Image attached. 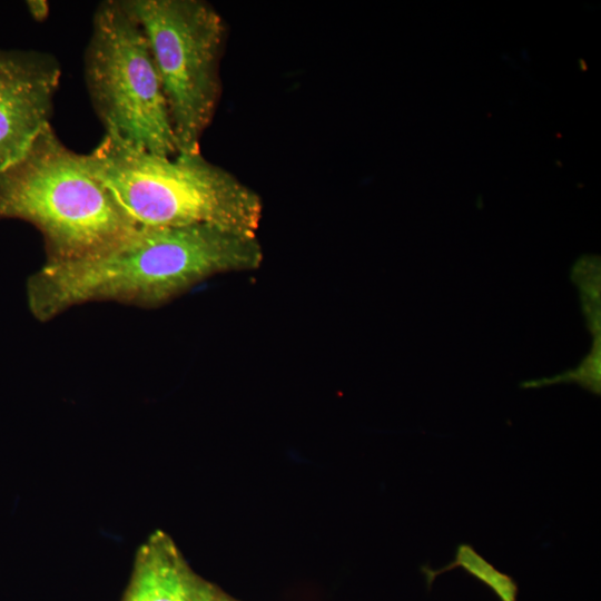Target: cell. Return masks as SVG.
Here are the masks:
<instances>
[{
	"label": "cell",
	"instance_id": "8992f818",
	"mask_svg": "<svg viewBox=\"0 0 601 601\" xmlns=\"http://www.w3.org/2000/svg\"><path fill=\"white\" fill-rule=\"evenodd\" d=\"M60 77L58 60L47 52L0 48V171L50 124Z\"/></svg>",
	"mask_w": 601,
	"mask_h": 601
},
{
	"label": "cell",
	"instance_id": "277c9868",
	"mask_svg": "<svg viewBox=\"0 0 601 601\" xmlns=\"http://www.w3.org/2000/svg\"><path fill=\"white\" fill-rule=\"evenodd\" d=\"M85 80L105 134L154 155L178 154L148 40L122 0L104 1L93 13Z\"/></svg>",
	"mask_w": 601,
	"mask_h": 601
},
{
	"label": "cell",
	"instance_id": "9c48e42d",
	"mask_svg": "<svg viewBox=\"0 0 601 601\" xmlns=\"http://www.w3.org/2000/svg\"><path fill=\"white\" fill-rule=\"evenodd\" d=\"M29 12L37 20L45 19L49 13V6L47 1H29Z\"/></svg>",
	"mask_w": 601,
	"mask_h": 601
},
{
	"label": "cell",
	"instance_id": "ba28073f",
	"mask_svg": "<svg viewBox=\"0 0 601 601\" xmlns=\"http://www.w3.org/2000/svg\"><path fill=\"white\" fill-rule=\"evenodd\" d=\"M454 568H462L475 579L487 585L500 599V601H516L518 584L512 577L499 571L483 556H481L470 544L461 543L455 553L454 561L440 570H432L423 565L422 572L425 575L427 585L431 587L436 575L450 571Z\"/></svg>",
	"mask_w": 601,
	"mask_h": 601
},
{
	"label": "cell",
	"instance_id": "30bf717a",
	"mask_svg": "<svg viewBox=\"0 0 601 601\" xmlns=\"http://www.w3.org/2000/svg\"><path fill=\"white\" fill-rule=\"evenodd\" d=\"M228 601H237V600H235L234 598L230 597V599Z\"/></svg>",
	"mask_w": 601,
	"mask_h": 601
},
{
	"label": "cell",
	"instance_id": "6da1fadb",
	"mask_svg": "<svg viewBox=\"0 0 601 601\" xmlns=\"http://www.w3.org/2000/svg\"><path fill=\"white\" fill-rule=\"evenodd\" d=\"M262 262L255 235L209 224L139 227L98 255L46 262L28 282V303L41 322L95 302L156 307L215 274Z\"/></svg>",
	"mask_w": 601,
	"mask_h": 601
},
{
	"label": "cell",
	"instance_id": "3957f363",
	"mask_svg": "<svg viewBox=\"0 0 601 601\" xmlns=\"http://www.w3.org/2000/svg\"><path fill=\"white\" fill-rule=\"evenodd\" d=\"M8 218L26 220L41 233L47 262L98 255L139 228L51 124L0 171V219Z\"/></svg>",
	"mask_w": 601,
	"mask_h": 601
},
{
	"label": "cell",
	"instance_id": "52a82bcc",
	"mask_svg": "<svg viewBox=\"0 0 601 601\" xmlns=\"http://www.w3.org/2000/svg\"><path fill=\"white\" fill-rule=\"evenodd\" d=\"M230 597L199 577L174 541L154 533L138 550L121 601H228Z\"/></svg>",
	"mask_w": 601,
	"mask_h": 601
},
{
	"label": "cell",
	"instance_id": "5b68a950",
	"mask_svg": "<svg viewBox=\"0 0 601 601\" xmlns=\"http://www.w3.org/2000/svg\"><path fill=\"white\" fill-rule=\"evenodd\" d=\"M122 1L148 40L178 154L200 152L220 96L221 16L201 0Z\"/></svg>",
	"mask_w": 601,
	"mask_h": 601
},
{
	"label": "cell",
	"instance_id": "7a4b0ae2",
	"mask_svg": "<svg viewBox=\"0 0 601 601\" xmlns=\"http://www.w3.org/2000/svg\"><path fill=\"white\" fill-rule=\"evenodd\" d=\"M83 161L139 227L209 224L256 235L260 197L201 152L162 157L105 134Z\"/></svg>",
	"mask_w": 601,
	"mask_h": 601
}]
</instances>
